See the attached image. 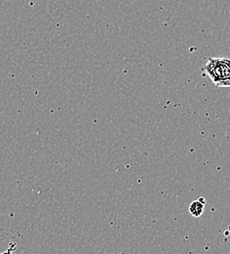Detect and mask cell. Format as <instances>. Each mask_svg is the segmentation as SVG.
Segmentation results:
<instances>
[{"mask_svg":"<svg viewBox=\"0 0 230 254\" xmlns=\"http://www.w3.org/2000/svg\"><path fill=\"white\" fill-rule=\"evenodd\" d=\"M204 71L218 87H230V58H208Z\"/></svg>","mask_w":230,"mask_h":254,"instance_id":"6da1fadb","label":"cell"},{"mask_svg":"<svg viewBox=\"0 0 230 254\" xmlns=\"http://www.w3.org/2000/svg\"><path fill=\"white\" fill-rule=\"evenodd\" d=\"M206 200L204 197H200L191 202L189 206V212L193 217H200L205 209Z\"/></svg>","mask_w":230,"mask_h":254,"instance_id":"7a4b0ae2","label":"cell"}]
</instances>
